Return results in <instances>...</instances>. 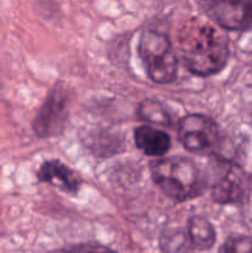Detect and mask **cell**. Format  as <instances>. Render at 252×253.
Returning <instances> with one entry per match:
<instances>
[{
    "label": "cell",
    "instance_id": "6",
    "mask_svg": "<svg viewBox=\"0 0 252 253\" xmlns=\"http://www.w3.org/2000/svg\"><path fill=\"white\" fill-rule=\"evenodd\" d=\"M68 100L67 90L62 86L56 85L49 91L32 124L39 137H53L63 131L68 119Z\"/></svg>",
    "mask_w": 252,
    "mask_h": 253
},
{
    "label": "cell",
    "instance_id": "4",
    "mask_svg": "<svg viewBox=\"0 0 252 253\" xmlns=\"http://www.w3.org/2000/svg\"><path fill=\"white\" fill-rule=\"evenodd\" d=\"M178 140L195 155H212L221 146V133L211 118L190 114L178 123Z\"/></svg>",
    "mask_w": 252,
    "mask_h": 253
},
{
    "label": "cell",
    "instance_id": "7",
    "mask_svg": "<svg viewBox=\"0 0 252 253\" xmlns=\"http://www.w3.org/2000/svg\"><path fill=\"white\" fill-rule=\"evenodd\" d=\"M249 177L240 166L221 162V173L211 187L212 200L217 204H242L249 197Z\"/></svg>",
    "mask_w": 252,
    "mask_h": 253
},
{
    "label": "cell",
    "instance_id": "12",
    "mask_svg": "<svg viewBox=\"0 0 252 253\" xmlns=\"http://www.w3.org/2000/svg\"><path fill=\"white\" fill-rule=\"evenodd\" d=\"M161 249L163 253H190L193 247L187 232H166L161 239Z\"/></svg>",
    "mask_w": 252,
    "mask_h": 253
},
{
    "label": "cell",
    "instance_id": "5",
    "mask_svg": "<svg viewBox=\"0 0 252 253\" xmlns=\"http://www.w3.org/2000/svg\"><path fill=\"white\" fill-rule=\"evenodd\" d=\"M200 7L221 29L237 32L252 30V0H202Z\"/></svg>",
    "mask_w": 252,
    "mask_h": 253
},
{
    "label": "cell",
    "instance_id": "13",
    "mask_svg": "<svg viewBox=\"0 0 252 253\" xmlns=\"http://www.w3.org/2000/svg\"><path fill=\"white\" fill-rule=\"evenodd\" d=\"M219 253H252V237L230 236L221 245Z\"/></svg>",
    "mask_w": 252,
    "mask_h": 253
},
{
    "label": "cell",
    "instance_id": "2",
    "mask_svg": "<svg viewBox=\"0 0 252 253\" xmlns=\"http://www.w3.org/2000/svg\"><path fill=\"white\" fill-rule=\"evenodd\" d=\"M153 182L175 202H187L202 195L205 178L190 158L182 156L160 158L151 163Z\"/></svg>",
    "mask_w": 252,
    "mask_h": 253
},
{
    "label": "cell",
    "instance_id": "8",
    "mask_svg": "<svg viewBox=\"0 0 252 253\" xmlns=\"http://www.w3.org/2000/svg\"><path fill=\"white\" fill-rule=\"evenodd\" d=\"M37 180L58 188L62 192L77 195L81 189V178L73 169L58 160L44 161L37 170Z\"/></svg>",
    "mask_w": 252,
    "mask_h": 253
},
{
    "label": "cell",
    "instance_id": "11",
    "mask_svg": "<svg viewBox=\"0 0 252 253\" xmlns=\"http://www.w3.org/2000/svg\"><path fill=\"white\" fill-rule=\"evenodd\" d=\"M137 115L140 116L141 120H145L150 124H156V125L169 126L172 123L166 106L153 99H146L138 105Z\"/></svg>",
    "mask_w": 252,
    "mask_h": 253
},
{
    "label": "cell",
    "instance_id": "9",
    "mask_svg": "<svg viewBox=\"0 0 252 253\" xmlns=\"http://www.w3.org/2000/svg\"><path fill=\"white\" fill-rule=\"evenodd\" d=\"M133 141L138 150L152 157L165 156L170 148V137L168 133L148 125L136 128Z\"/></svg>",
    "mask_w": 252,
    "mask_h": 253
},
{
    "label": "cell",
    "instance_id": "1",
    "mask_svg": "<svg viewBox=\"0 0 252 253\" xmlns=\"http://www.w3.org/2000/svg\"><path fill=\"white\" fill-rule=\"evenodd\" d=\"M178 46L187 68L199 77L217 74L229 62L226 37L212 25L199 19L189 20L180 27Z\"/></svg>",
    "mask_w": 252,
    "mask_h": 253
},
{
    "label": "cell",
    "instance_id": "14",
    "mask_svg": "<svg viewBox=\"0 0 252 253\" xmlns=\"http://www.w3.org/2000/svg\"><path fill=\"white\" fill-rule=\"evenodd\" d=\"M61 253H116L114 250L99 244H79L63 250Z\"/></svg>",
    "mask_w": 252,
    "mask_h": 253
},
{
    "label": "cell",
    "instance_id": "10",
    "mask_svg": "<svg viewBox=\"0 0 252 253\" xmlns=\"http://www.w3.org/2000/svg\"><path fill=\"white\" fill-rule=\"evenodd\" d=\"M187 235L192 247L198 251L210 250L216 241V232L214 226L203 216L189 217Z\"/></svg>",
    "mask_w": 252,
    "mask_h": 253
},
{
    "label": "cell",
    "instance_id": "3",
    "mask_svg": "<svg viewBox=\"0 0 252 253\" xmlns=\"http://www.w3.org/2000/svg\"><path fill=\"white\" fill-rule=\"evenodd\" d=\"M138 54L148 78L158 84L172 83L178 73L177 54L169 37L155 30H146L138 41Z\"/></svg>",
    "mask_w": 252,
    "mask_h": 253
}]
</instances>
